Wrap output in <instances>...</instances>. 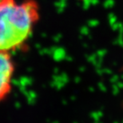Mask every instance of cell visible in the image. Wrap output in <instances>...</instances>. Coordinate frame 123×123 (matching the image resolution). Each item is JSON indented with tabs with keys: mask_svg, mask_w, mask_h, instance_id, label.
I'll use <instances>...</instances> for the list:
<instances>
[{
	"mask_svg": "<svg viewBox=\"0 0 123 123\" xmlns=\"http://www.w3.org/2000/svg\"><path fill=\"white\" fill-rule=\"evenodd\" d=\"M40 16L36 0H0V51L26 49Z\"/></svg>",
	"mask_w": 123,
	"mask_h": 123,
	"instance_id": "1",
	"label": "cell"
},
{
	"mask_svg": "<svg viewBox=\"0 0 123 123\" xmlns=\"http://www.w3.org/2000/svg\"><path fill=\"white\" fill-rule=\"evenodd\" d=\"M15 74L12 54L0 51V104L11 94Z\"/></svg>",
	"mask_w": 123,
	"mask_h": 123,
	"instance_id": "2",
	"label": "cell"
}]
</instances>
